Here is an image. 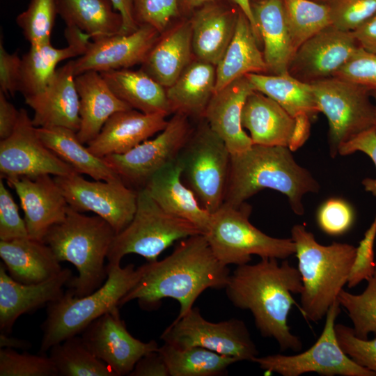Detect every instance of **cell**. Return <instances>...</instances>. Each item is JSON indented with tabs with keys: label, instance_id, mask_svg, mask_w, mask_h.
<instances>
[{
	"label": "cell",
	"instance_id": "8992f818",
	"mask_svg": "<svg viewBox=\"0 0 376 376\" xmlns=\"http://www.w3.org/2000/svg\"><path fill=\"white\" fill-rule=\"evenodd\" d=\"M104 283L92 293L76 297L71 289L49 303L47 317L42 324L40 352L77 336L104 314L119 307L123 297L134 286L142 274V266L133 264L122 267L120 263L107 265Z\"/></svg>",
	"mask_w": 376,
	"mask_h": 376
},
{
	"label": "cell",
	"instance_id": "6125c7cd",
	"mask_svg": "<svg viewBox=\"0 0 376 376\" xmlns=\"http://www.w3.org/2000/svg\"><path fill=\"white\" fill-rule=\"evenodd\" d=\"M217 0H178L182 17H189L194 10L205 3Z\"/></svg>",
	"mask_w": 376,
	"mask_h": 376
},
{
	"label": "cell",
	"instance_id": "3957f363",
	"mask_svg": "<svg viewBox=\"0 0 376 376\" xmlns=\"http://www.w3.org/2000/svg\"><path fill=\"white\" fill-rule=\"evenodd\" d=\"M265 189L285 195L292 211L303 215V196L318 193L320 185L296 162L288 147L253 144L243 152L231 155L224 203L240 207Z\"/></svg>",
	"mask_w": 376,
	"mask_h": 376
},
{
	"label": "cell",
	"instance_id": "7dc6e473",
	"mask_svg": "<svg viewBox=\"0 0 376 376\" xmlns=\"http://www.w3.org/2000/svg\"><path fill=\"white\" fill-rule=\"evenodd\" d=\"M335 331L343 351L355 363L376 373V338H358L353 328L343 324H335Z\"/></svg>",
	"mask_w": 376,
	"mask_h": 376
},
{
	"label": "cell",
	"instance_id": "c3c4849f",
	"mask_svg": "<svg viewBox=\"0 0 376 376\" xmlns=\"http://www.w3.org/2000/svg\"><path fill=\"white\" fill-rule=\"evenodd\" d=\"M334 77L359 84L376 92V54L360 47Z\"/></svg>",
	"mask_w": 376,
	"mask_h": 376
},
{
	"label": "cell",
	"instance_id": "52a82bcc",
	"mask_svg": "<svg viewBox=\"0 0 376 376\" xmlns=\"http://www.w3.org/2000/svg\"><path fill=\"white\" fill-rule=\"evenodd\" d=\"M251 212V207L246 203L240 207L224 203L211 214L203 235L221 264H246L252 255L283 260L295 254L292 238H276L264 233L249 221Z\"/></svg>",
	"mask_w": 376,
	"mask_h": 376
},
{
	"label": "cell",
	"instance_id": "91938a15",
	"mask_svg": "<svg viewBox=\"0 0 376 376\" xmlns=\"http://www.w3.org/2000/svg\"><path fill=\"white\" fill-rule=\"evenodd\" d=\"M228 1L235 4L236 6H237L238 8H240L242 11V13L246 16V17L248 18L251 25V27L253 29L257 42L259 44V45H260L262 44L261 38H260L259 31L258 30V28L256 26V22L253 15L251 0H228Z\"/></svg>",
	"mask_w": 376,
	"mask_h": 376
},
{
	"label": "cell",
	"instance_id": "8d00e7d4",
	"mask_svg": "<svg viewBox=\"0 0 376 376\" xmlns=\"http://www.w3.org/2000/svg\"><path fill=\"white\" fill-rule=\"evenodd\" d=\"M246 77L254 91L276 101L294 118L306 114L312 119L320 113L311 85L297 79L288 73H250Z\"/></svg>",
	"mask_w": 376,
	"mask_h": 376
},
{
	"label": "cell",
	"instance_id": "4fadbf2b",
	"mask_svg": "<svg viewBox=\"0 0 376 376\" xmlns=\"http://www.w3.org/2000/svg\"><path fill=\"white\" fill-rule=\"evenodd\" d=\"M192 130L189 117L175 113L155 138L147 139L125 153L102 159L125 183L139 189L156 172L177 159Z\"/></svg>",
	"mask_w": 376,
	"mask_h": 376
},
{
	"label": "cell",
	"instance_id": "f5cc1de1",
	"mask_svg": "<svg viewBox=\"0 0 376 376\" xmlns=\"http://www.w3.org/2000/svg\"><path fill=\"white\" fill-rule=\"evenodd\" d=\"M1 35L0 40V91L7 97L15 96L19 91L22 58L17 52L8 53L4 46Z\"/></svg>",
	"mask_w": 376,
	"mask_h": 376
},
{
	"label": "cell",
	"instance_id": "9f6ffc18",
	"mask_svg": "<svg viewBox=\"0 0 376 376\" xmlns=\"http://www.w3.org/2000/svg\"><path fill=\"white\" fill-rule=\"evenodd\" d=\"M352 32L360 47L376 54V13Z\"/></svg>",
	"mask_w": 376,
	"mask_h": 376
},
{
	"label": "cell",
	"instance_id": "4316f807",
	"mask_svg": "<svg viewBox=\"0 0 376 376\" xmlns=\"http://www.w3.org/2000/svg\"><path fill=\"white\" fill-rule=\"evenodd\" d=\"M193 57L191 23L188 17H182L160 33L140 69L166 88Z\"/></svg>",
	"mask_w": 376,
	"mask_h": 376
},
{
	"label": "cell",
	"instance_id": "bcb514c9",
	"mask_svg": "<svg viewBox=\"0 0 376 376\" xmlns=\"http://www.w3.org/2000/svg\"><path fill=\"white\" fill-rule=\"evenodd\" d=\"M316 219L319 228L324 233L337 236L345 233L352 226L354 212L346 201L332 198L319 207Z\"/></svg>",
	"mask_w": 376,
	"mask_h": 376
},
{
	"label": "cell",
	"instance_id": "5b68a950",
	"mask_svg": "<svg viewBox=\"0 0 376 376\" xmlns=\"http://www.w3.org/2000/svg\"><path fill=\"white\" fill-rule=\"evenodd\" d=\"M115 235L101 217L84 215L70 205L65 219L47 231L43 242L59 262L68 261L78 271V276L68 283L76 297L92 293L106 281L104 261Z\"/></svg>",
	"mask_w": 376,
	"mask_h": 376
},
{
	"label": "cell",
	"instance_id": "7bdbcfd3",
	"mask_svg": "<svg viewBox=\"0 0 376 376\" xmlns=\"http://www.w3.org/2000/svg\"><path fill=\"white\" fill-rule=\"evenodd\" d=\"M49 357L18 353L12 348L0 350V376H58Z\"/></svg>",
	"mask_w": 376,
	"mask_h": 376
},
{
	"label": "cell",
	"instance_id": "d6986e66",
	"mask_svg": "<svg viewBox=\"0 0 376 376\" xmlns=\"http://www.w3.org/2000/svg\"><path fill=\"white\" fill-rule=\"evenodd\" d=\"M24 212L29 237L43 242L47 231L63 221L69 205L51 175L6 179Z\"/></svg>",
	"mask_w": 376,
	"mask_h": 376
},
{
	"label": "cell",
	"instance_id": "d4e9b609",
	"mask_svg": "<svg viewBox=\"0 0 376 376\" xmlns=\"http://www.w3.org/2000/svg\"><path fill=\"white\" fill-rule=\"evenodd\" d=\"M68 46L56 48L50 40L30 45L22 56L19 92L24 97L41 91L54 75L56 65L61 61L84 54L91 37L75 26H68L64 31Z\"/></svg>",
	"mask_w": 376,
	"mask_h": 376
},
{
	"label": "cell",
	"instance_id": "7a4b0ae2",
	"mask_svg": "<svg viewBox=\"0 0 376 376\" xmlns=\"http://www.w3.org/2000/svg\"><path fill=\"white\" fill-rule=\"evenodd\" d=\"M230 301L237 308L249 310L260 335L274 339L281 351H301L303 344L288 325V317L300 294L301 277L298 269L283 259L261 258L253 265H237L225 287Z\"/></svg>",
	"mask_w": 376,
	"mask_h": 376
},
{
	"label": "cell",
	"instance_id": "6f0895ef",
	"mask_svg": "<svg viewBox=\"0 0 376 376\" xmlns=\"http://www.w3.org/2000/svg\"><path fill=\"white\" fill-rule=\"evenodd\" d=\"M115 8L123 17V25L120 34H130L135 31L139 25L134 16V0H110Z\"/></svg>",
	"mask_w": 376,
	"mask_h": 376
},
{
	"label": "cell",
	"instance_id": "30bf717a",
	"mask_svg": "<svg viewBox=\"0 0 376 376\" xmlns=\"http://www.w3.org/2000/svg\"><path fill=\"white\" fill-rule=\"evenodd\" d=\"M311 85L319 112L327 118L329 152L335 157L343 143L374 127L375 105L370 100L371 91L336 77Z\"/></svg>",
	"mask_w": 376,
	"mask_h": 376
},
{
	"label": "cell",
	"instance_id": "94428289",
	"mask_svg": "<svg viewBox=\"0 0 376 376\" xmlns=\"http://www.w3.org/2000/svg\"><path fill=\"white\" fill-rule=\"evenodd\" d=\"M31 347V343L25 340L9 336L7 334H0V347L21 349L26 350Z\"/></svg>",
	"mask_w": 376,
	"mask_h": 376
},
{
	"label": "cell",
	"instance_id": "681fc988",
	"mask_svg": "<svg viewBox=\"0 0 376 376\" xmlns=\"http://www.w3.org/2000/svg\"><path fill=\"white\" fill-rule=\"evenodd\" d=\"M29 237L26 223L19 214L17 203L0 179V240Z\"/></svg>",
	"mask_w": 376,
	"mask_h": 376
},
{
	"label": "cell",
	"instance_id": "1f68e13d",
	"mask_svg": "<svg viewBox=\"0 0 376 376\" xmlns=\"http://www.w3.org/2000/svg\"><path fill=\"white\" fill-rule=\"evenodd\" d=\"M259 46L248 18L240 9L233 38L216 65L215 91L250 73L268 74Z\"/></svg>",
	"mask_w": 376,
	"mask_h": 376
},
{
	"label": "cell",
	"instance_id": "8fae6325",
	"mask_svg": "<svg viewBox=\"0 0 376 376\" xmlns=\"http://www.w3.org/2000/svg\"><path fill=\"white\" fill-rule=\"evenodd\" d=\"M338 299L330 306L324 326L317 341L307 350L295 354H276L256 357L257 363L266 373L282 376H299L315 373L322 376H376L351 359L338 344L335 331V322L340 313Z\"/></svg>",
	"mask_w": 376,
	"mask_h": 376
},
{
	"label": "cell",
	"instance_id": "f1b7e54d",
	"mask_svg": "<svg viewBox=\"0 0 376 376\" xmlns=\"http://www.w3.org/2000/svg\"><path fill=\"white\" fill-rule=\"evenodd\" d=\"M242 125L249 131L253 144L288 147L295 118L276 101L253 91L244 102Z\"/></svg>",
	"mask_w": 376,
	"mask_h": 376
},
{
	"label": "cell",
	"instance_id": "ac0fdd59",
	"mask_svg": "<svg viewBox=\"0 0 376 376\" xmlns=\"http://www.w3.org/2000/svg\"><path fill=\"white\" fill-rule=\"evenodd\" d=\"M159 36L154 27L141 24L130 34L93 40L84 54L74 60L75 76L87 71L102 72L141 64Z\"/></svg>",
	"mask_w": 376,
	"mask_h": 376
},
{
	"label": "cell",
	"instance_id": "f546056e",
	"mask_svg": "<svg viewBox=\"0 0 376 376\" xmlns=\"http://www.w3.org/2000/svg\"><path fill=\"white\" fill-rule=\"evenodd\" d=\"M0 257L8 274L24 284L42 282L62 270L51 248L29 237L0 240Z\"/></svg>",
	"mask_w": 376,
	"mask_h": 376
},
{
	"label": "cell",
	"instance_id": "484cf974",
	"mask_svg": "<svg viewBox=\"0 0 376 376\" xmlns=\"http://www.w3.org/2000/svg\"><path fill=\"white\" fill-rule=\"evenodd\" d=\"M182 166L177 158L156 172L143 188L163 210L189 221L205 234L211 213L201 205L194 191L182 182Z\"/></svg>",
	"mask_w": 376,
	"mask_h": 376
},
{
	"label": "cell",
	"instance_id": "680465c9",
	"mask_svg": "<svg viewBox=\"0 0 376 376\" xmlns=\"http://www.w3.org/2000/svg\"><path fill=\"white\" fill-rule=\"evenodd\" d=\"M295 118L294 130L288 144L291 151H295L301 146L308 138L311 118L306 114H301Z\"/></svg>",
	"mask_w": 376,
	"mask_h": 376
},
{
	"label": "cell",
	"instance_id": "44dd1931",
	"mask_svg": "<svg viewBox=\"0 0 376 376\" xmlns=\"http://www.w3.org/2000/svg\"><path fill=\"white\" fill-rule=\"evenodd\" d=\"M240 8L228 0L201 6L188 17L195 59L216 67L235 33Z\"/></svg>",
	"mask_w": 376,
	"mask_h": 376
},
{
	"label": "cell",
	"instance_id": "9c48e42d",
	"mask_svg": "<svg viewBox=\"0 0 376 376\" xmlns=\"http://www.w3.org/2000/svg\"><path fill=\"white\" fill-rule=\"evenodd\" d=\"M230 155L224 141L203 118L178 157L186 185L211 214L224 203Z\"/></svg>",
	"mask_w": 376,
	"mask_h": 376
},
{
	"label": "cell",
	"instance_id": "60d3db41",
	"mask_svg": "<svg viewBox=\"0 0 376 376\" xmlns=\"http://www.w3.org/2000/svg\"><path fill=\"white\" fill-rule=\"evenodd\" d=\"M365 290L354 295L343 289L338 301L353 324L354 334L367 339L370 333L376 334V260L373 275L367 281Z\"/></svg>",
	"mask_w": 376,
	"mask_h": 376
},
{
	"label": "cell",
	"instance_id": "74e56055",
	"mask_svg": "<svg viewBox=\"0 0 376 376\" xmlns=\"http://www.w3.org/2000/svg\"><path fill=\"white\" fill-rule=\"evenodd\" d=\"M169 376H217L226 373L238 359L218 354L201 347L178 349L164 343L158 350Z\"/></svg>",
	"mask_w": 376,
	"mask_h": 376
},
{
	"label": "cell",
	"instance_id": "e7e4bbea",
	"mask_svg": "<svg viewBox=\"0 0 376 376\" xmlns=\"http://www.w3.org/2000/svg\"><path fill=\"white\" fill-rule=\"evenodd\" d=\"M313 1L320 3H327L330 0H311Z\"/></svg>",
	"mask_w": 376,
	"mask_h": 376
},
{
	"label": "cell",
	"instance_id": "9a60e30c",
	"mask_svg": "<svg viewBox=\"0 0 376 376\" xmlns=\"http://www.w3.org/2000/svg\"><path fill=\"white\" fill-rule=\"evenodd\" d=\"M77 173L49 149L40 139L24 109L12 134L0 141L1 178L65 176Z\"/></svg>",
	"mask_w": 376,
	"mask_h": 376
},
{
	"label": "cell",
	"instance_id": "db71d44e",
	"mask_svg": "<svg viewBox=\"0 0 376 376\" xmlns=\"http://www.w3.org/2000/svg\"><path fill=\"white\" fill-rule=\"evenodd\" d=\"M130 376H169L166 365L159 351L143 356L135 364Z\"/></svg>",
	"mask_w": 376,
	"mask_h": 376
},
{
	"label": "cell",
	"instance_id": "03108f58",
	"mask_svg": "<svg viewBox=\"0 0 376 376\" xmlns=\"http://www.w3.org/2000/svg\"><path fill=\"white\" fill-rule=\"evenodd\" d=\"M262 0H251V3L257 2Z\"/></svg>",
	"mask_w": 376,
	"mask_h": 376
},
{
	"label": "cell",
	"instance_id": "11a10c76",
	"mask_svg": "<svg viewBox=\"0 0 376 376\" xmlns=\"http://www.w3.org/2000/svg\"><path fill=\"white\" fill-rule=\"evenodd\" d=\"M19 117V110L8 101L0 91V139L9 137L13 132Z\"/></svg>",
	"mask_w": 376,
	"mask_h": 376
},
{
	"label": "cell",
	"instance_id": "6da1fadb",
	"mask_svg": "<svg viewBox=\"0 0 376 376\" xmlns=\"http://www.w3.org/2000/svg\"><path fill=\"white\" fill-rule=\"evenodd\" d=\"M141 266L139 280L119 306L136 299L142 308L150 309L159 306L162 299L172 298L180 304L175 319L186 314L207 289H224L230 274L228 266L216 258L203 234L182 240L163 260Z\"/></svg>",
	"mask_w": 376,
	"mask_h": 376
},
{
	"label": "cell",
	"instance_id": "d590c367",
	"mask_svg": "<svg viewBox=\"0 0 376 376\" xmlns=\"http://www.w3.org/2000/svg\"><path fill=\"white\" fill-rule=\"evenodd\" d=\"M57 13L66 26L79 29L93 40L122 31L123 17L110 0H57Z\"/></svg>",
	"mask_w": 376,
	"mask_h": 376
},
{
	"label": "cell",
	"instance_id": "816d5d0a",
	"mask_svg": "<svg viewBox=\"0 0 376 376\" xmlns=\"http://www.w3.org/2000/svg\"><path fill=\"white\" fill-rule=\"evenodd\" d=\"M361 151L370 157L376 168V131L374 127L366 130L348 141L343 143L338 149V154L342 156ZM365 189L376 196V178H366L363 180Z\"/></svg>",
	"mask_w": 376,
	"mask_h": 376
},
{
	"label": "cell",
	"instance_id": "2e32d148",
	"mask_svg": "<svg viewBox=\"0 0 376 376\" xmlns=\"http://www.w3.org/2000/svg\"><path fill=\"white\" fill-rule=\"evenodd\" d=\"M82 333L90 351L116 376L129 375L143 356L159 347L155 340L144 343L132 336L120 318L118 307L94 320Z\"/></svg>",
	"mask_w": 376,
	"mask_h": 376
},
{
	"label": "cell",
	"instance_id": "4dcf8cb0",
	"mask_svg": "<svg viewBox=\"0 0 376 376\" xmlns=\"http://www.w3.org/2000/svg\"><path fill=\"white\" fill-rule=\"evenodd\" d=\"M253 15L263 45V56L269 75L288 74L295 54L283 0L251 3Z\"/></svg>",
	"mask_w": 376,
	"mask_h": 376
},
{
	"label": "cell",
	"instance_id": "f35d334b",
	"mask_svg": "<svg viewBox=\"0 0 376 376\" xmlns=\"http://www.w3.org/2000/svg\"><path fill=\"white\" fill-rule=\"evenodd\" d=\"M49 357L58 375L116 376L112 370L97 359L81 337L74 336L50 348Z\"/></svg>",
	"mask_w": 376,
	"mask_h": 376
},
{
	"label": "cell",
	"instance_id": "7c38bea8",
	"mask_svg": "<svg viewBox=\"0 0 376 376\" xmlns=\"http://www.w3.org/2000/svg\"><path fill=\"white\" fill-rule=\"evenodd\" d=\"M160 338L178 349L201 347L240 361L252 362L259 355L244 322L237 318L210 322L201 315L197 307H192L182 317L175 319Z\"/></svg>",
	"mask_w": 376,
	"mask_h": 376
},
{
	"label": "cell",
	"instance_id": "cb8c5ba5",
	"mask_svg": "<svg viewBox=\"0 0 376 376\" xmlns=\"http://www.w3.org/2000/svg\"><path fill=\"white\" fill-rule=\"evenodd\" d=\"M166 116L163 113L147 114L134 109L116 112L87 147L100 158L125 153L162 131L168 123Z\"/></svg>",
	"mask_w": 376,
	"mask_h": 376
},
{
	"label": "cell",
	"instance_id": "ab89813d",
	"mask_svg": "<svg viewBox=\"0 0 376 376\" xmlns=\"http://www.w3.org/2000/svg\"><path fill=\"white\" fill-rule=\"evenodd\" d=\"M294 52L308 39L329 26V6L311 0H283Z\"/></svg>",
	"mask_w": 376,
	"mask_h": 376
},
{
	"label": "cell",
	"instance_id": "ffe728a7",
	"mask_svg": "<svg viewBox=\"0 0 376 376\" xmlns=\"http://www.w3.org/2000/svg\"><path fill=\"white\" fill-rule=\"evenodd\" d=\"M74 60L57 69L39 93L24 97L33 111L36 127H63L77 132L79 128V98L75 82Z\"/></svg>",
	"mask_w": 376,
	"mask_h": 376
},
{
	"label": "cell",
	"instance_id": "83f0119b",
	"mask_svg": "<svg viewBox=\"0 0 376 376\" xmlns=\"http://www.w3.org/2000/svg\"><path fill=\"white\" fill-rule=\"evenodd\" d=\"M75 82L79 98L80 124L77 136L84 144L96 137L113 113L132 109L113 93L98 72L76 75Z\"/></svg>",
	"mask_w": 376,
	"mask_h": 376
},
{
	"label": "cell",
	"instance_id": "e575fe53",
	"mask_svg": "<svg viewBox=\"0 0 376 376\" xmlns=\"http://www.w3.org/2000/svg\"><path fill=\"white\" fill-rule=\"evenodd\" d=\"M44 144L79 174L95 180L120 178L102 158L93 155L77 136V132L63 127H36Z\"/></svg>",
	"mask_w": 376,
	"mask_h": 376
},
{
	"label": "cell",
	"instance_id": "5bb4252c",
	"mask_svg": "<svg viewBox=\"0 0 376 376\" xmlns=\"http://www.w3.org/2000/svg\"><path fill=\"white\" fill-rule=\"evenodd\" d=\"M54 178L72 208L95 213L111 226L116 234L133 219L137 191L128 187L121 178L90 181L78 173Z\"/></svg>",
	"mask_w": 376,
	"mask_h": 376
},
{
	"label": "cell",
	"instance_id": "277c9868",
	"mask_svg": "<svg viewBox=\"0 0 376 376\" xmlns=\"http://www.w3.org/2000/svg\"><path fill=\"white\" fill-rule=\"evenodd\" d=\"M291 238L302 282L301 311L308 320L318 322L326 316L347 283L357 247L336 242L322 245L301 224L293 226Z\"/></svg>",
	"mask_w": 376,
	"mask_h": 376
},
{
	"label": "cell",
	"instance_id": "d6a6232c",
	"mask_svg": "<svg viewBox=\"0 0 376 376\" xmlns=\"http://www.w3.org/2000/svg\"><path fill=\"white\" fill-rule=\"evenodd\" d=\"M215 86L216 67L193 59L175 81L166 88L171 113L203 118Z\"/></svg>",
	"mask_w": 376,
	"mask_h": 376
},
{
	"label": "cell",
	"instance_id": "ee69618b",
	"mask_svg": "<svg viewBox=\"0 0 376 376\" xmlns=\"http://www.w3.org/2000/svg\"><path fill=\"white\" fill-rule=\"evenodd\" d=\"M134 16L139 26L150 25L160 33L182 17L178 0H134Z\"/></svg>",
	"mask_w": 376,
	"mask_h": 376
},
{
	"label": "cell",
	"instance_id": "b9f144b4",
	"mask_svg": "<svg viewBox=\"0 0 376 376\" xmlns=\"http://www.w3.org/2000/svg\"><path fill=\"white\" fill-rule=\"evenodd\" d=\"M57 14V0H30L16 22L30 45H38L50 40Z\"/></svg>",
	"mask_w": 376,
	"mask_h": 376
},
{
	"label": "cell",
	"instance_id": "836d02e7",
	"mask_svg": "<svg viewBox=\"0 0 376 376\" xmlns=\"http://www.w3.org/2000/svg\"><path fill=\"white\" fill-rule=\"evenodd\" d=\"M113 93L132 109L147 114L171 113L166 88L142 70L100 72Z\"/></svg>",
	"mask_w": 376,
	"mask_h": 376
},
{
	"label": "cell",
	"instance_id": "be15d7a7",
	"mask_svg": "<svg viewBox=\"0 0 376 376\" xmlns=\"http://www.w3.org/2000/svg\"><path fill=\"white\" fill-rule=\"evenodd\" d=\"M371 96H372V97H373L374 101H375V103H374V105H375V125H374V128H375V130L376 131V92L375 91L371 92Z\"/></svg>",
	"mask_w": 376,
	"mask_h": 376
},
{
	"label": "cell",
	"instance_id": "603a6c76",
	"mask_svg": "<svg viewBox=\"0 0 376 376\" xmlns=\"http://www.w3.org/2000/svg\"><path fill=\"white\" fill-rule=\"evenodd\" d=\"M253 91L246 75L241 77L215 91L205 109L203 118L231 155L243 152L253 144L242 125L244 102Z\"/></svg>",
	"mask_w": 376,
	"mask_h": 376
},
{
	"label": "cell",
	"instance_id": "ba28073f",
	"mask_svg": "<svg viewBox=\"0 0 376 376\" xmlns=\"http://www.w3.org/2000/svg\"><path fill=\"white\" fill-rule=\"evenodd\" d=\"M203 234L194 224L163 210L144 188L137 190L136 209L130 223L116 234L109 250L108 263H120L127 254H138L148 262L175 242Z\"/></svg>",
	"mask_w": 376,
	"mask_h": 376
},
{
	"label": "cell",
	"instance_id": "e0dca14e",
	"mask_svg": "<svg viewBox=\"0 0 376 376\" xmlns=\"http://www.w3.org/2000/svg\"><path fill=\"white\" fill-rule=\"evenodd\" d=\"M359 48L352 31L331 25L297 49L288 72L309 84L333 77Z\"/></svg>",
	"mask_w": 376,
	"mask_h": 376
},
{
	"label": "cell",
	"instance_id": "f907efd6",
	"mask_svg": "<svg viewBox=\"0 0 376 376\" xmlns=\"http://www.w3.org/2000/svg\"><path fill=\"white\" fill-rule=\"evenodd\" d=\"M376 237V214L357 247L354 262L348 279L347 287L354 288L363 281H368L375 269L374 243Z\"/></svg>",
	"mask_w": 376,
	"mask_h": 376
},
{
	"label": "cell",
	"instance_id": "7402d4cb",
	"mask_svg": "<svg viewBox=\"0 0 376 376\" xmlns=\"http://www.w3.org/2000/svg\"><path fill=\"white\" fill-rule=\"evenodd\" d=\"M72 277L68 268L42 282L24 284L14 280L0 264V330L9 334L17 318L61 297Z\"/></svg>",
	"mask_w": 376,
	"mask_h": 376
},
{
	"label": "cell",
	"instance_id": "f6af8a7d",
	"mask_svg": "<svg viewBox=\"0 0 376 376\" xmlns=\"http://www.w3.org/2000/svg\"><path fill=\"white\" fill-rule=\"evenodd\" d=\"M331 24L336 28L352 31L376 13V0H330Z\"/></svg>",
	"mask_w": 376,
	"mask_h": 376
}]
</instances>
